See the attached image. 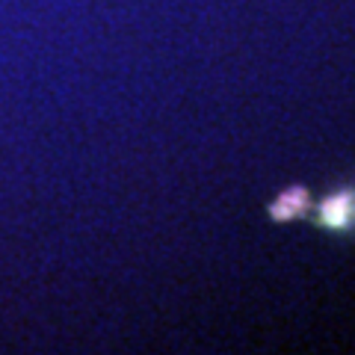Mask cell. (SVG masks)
Instances as JSON below:
<instances>
[{"mask_svg":"<svg viewBox=\"0 0 355 355\" xmlns=\"http://www.w3.org/2000/svg\"><path fill=\"white\" fill-rule=\"evenodd\" d=\"M308 222L331 237H355V181L338 184L314 202Z\"/></svg>","mask_w":355,"mask_h":355,"instance_id":"obj_1","label":"cell"},{"mask_svg":"<svg viewBox=\"0 0 355 355\" xmlns=\"http://www.w3.org/2000/svg\"><path fill=\"white\" fill-rule=\"evenodd\" d=\"M311 207H314V198H311L308 187L291 184L266 205V216H270L275 225H287V222H296V219H308Z\"/></svg>","mask_w":355,"mask_h":355,"instance_id":"obj_2","label":"cell"}]
</instances>
